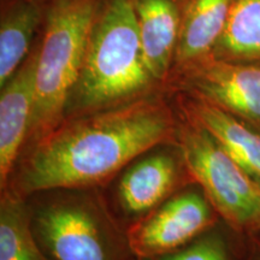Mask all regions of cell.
Masks as SVG:
<instances>
[{
  "mask_svg": "<svg viewBox=\"0 0 260 260\" xmlns=\"http://www.w3.org/2000/svg\"><path fill=\"white\" fill-rule=\"evenodd\" d=\"M174 133L170 109L148 94L67 119L35 142L19 175V188L32 193L99 184L140 154L168 142Z\"/></svg>",
  "mask_w": 260,
  "mask_h": 260,
  "instance_id": "1",
  "label": "cell"
},
{
  "mask_svg": "<svg viewBox=\"0 0 260 260\" xmlns=\"http://www.w3.org/2000/svg\"><path fill=\"white\" fill-rule=\"evenodd\" d=\"M154 84L133 0H103L67 110L84 115L110 109L146 95Z\"/></svg>",
  "mask_w": 260,
  "mask_h": 260,
  "instance_id": "2",
  "label": "cell"
},
{
  "mask_svg": "<svg viewBox=\"0 0 260 260\" xmlns=\"http://www.w3.org/2000/svg\"><path fill=\"white\" fill-rule=\"evenodd\" d=\"M103 0H50L39 44L35 100L28 138L35 142L63 122Z\"/></svg>",
  "mask_w": 260,
  "mask_h": 260,
  "instance_id": "3",
  "label": "cell"
},
{
  "mask_svg": "<svg viewBox=\"0 0 260 260\" xmlns=\"http://www.w3.org/2000/svg\"><path fill=\"white\" fill-rule=\"evenodd\" d=\"M182 155L213 210L235 230L255 232L260 220V186L216 139L188 121L180 132Z\"/></svg>",
  "mask_w": 260,
  "mask_h": 260,
  "instance_id": "4",
  "label": "cell"
},
{
  "mask_svg": "<svg viewBox=\"0 0 260 260\" xmlns=\"http://www.w3.org/2000/svg\"><path fill=\"white\" fill-rule=\"evenodd\" d=\"M170 79L187 93L220 107L260 133V65L233 63L209 54L174 71Z\"/></svg>",
  "mask_w": 260,
  "mask_h": 260,
  "instance_id": "5",
  "label": "cell"
},
{
  "mask_svg": "<svg viewBox=\"0 0 260 260\" xmlns=\"http://www.w3.org/2000/svg\"><path fill=\"white\" fill-rule=\"evenodd\" d=\"M212 209L210 201L197 193L174 198L132 230L130 245L141 255L172 251L212 224Z\"/></svg>",
  "mask_w": 260,
  "mask_h": 260,
  "instance_id": "6",
  "label": "cell"
},
{
  "mask_svg": "<svg viewBox=\"0 0 260 260\" xmlns=\"http://www.w3.org/2000/svg\"><path fill=\"white\" fill-rule=\"evenodd\" d=\"M39 44L17 71L2 87L0 94V183L5 187L17 155L29 134L35 100V73Z\"/></svg>",
  "mask_w": 260,
  "mask_h": 260,
  "instance_id": "7",
  "label": "cell"
},
{
  "mask_svg": "<svg viewBox=\"0 0 260 260\" xmlns=\"http://www.w3.org/2000/svg\"><path fill=\"white\" fill-rule=\"evenodd\" d=\"M145 63L157 83L170 77L180 39L183 4L180 0H133Z\"/></svg>",
  "mask_w": 260,
  "mask_h": 260,
  "instance_id": "8",
  "label": "cell"
},
{
  "mask_svg": "<svg viewBox=\"0 0 260 260\" xmlns=\"http://www.w3.org/2000/svg\"><path fill=\"white\" fill-rule=\"evenodd\" d=\"M187 119L209 132L260 186V133L232 113L188 93L182 100Z\"/></svg>",
  "mask_w": 260,
  "mask_h": 260,
  "instance_id": "9",
  "label": "cell"
},
{
  "mask_svg": "<svg viewBox=\"0 0 260 260\" xmlns=\"http://www.w3.org/2000/svg\"><path fill=\"white\" fill-rule=\"evenodd\" d=\"M39 229L57 260H106L102 237L88 212L54 206L39 217Z\"/></svg>",
  "mask_w": 260,
  "mask_h": 260,
  "instance_id": "10",
  "label": "cell"
},
{
  "mask_svg": "<svg viewBox=\"0 0 260 260\" xmlns=\"http://www.w3.org/2000/svg\"><path fill=\"white\" fill-rule=\"evenodd\" d=\"M236 0H187L171 74L209 56ZM170 74V75H171Z\"/></svg>",
  "mask_w": 260,
  "mask_h": 260,
  "instance_id": "11",
  "label": "cell"
},
{
  "mask_svg": "<svg viewBox=\"0 0 260 260\" xmlns=\"http://www.w3.org/2000/svg\"><path fill=\"white\" fill-rule=\"evenodd\" d=\"M47 0H5L0 18V88L30 53L35 32L46 18Z\"/></svg>",
  "mask_w": 260,
  "mask_h": 260,
  "instance_id": "12",
  "label": "cell"
},
{
  "mask_svg": "<svg viewBox=\"0 0 260 260\" xmlns=\"http://www.w3.org/2000/svg\"><path fill=\"white\" fill-rule=\"evenodd\" d=\"M177 178L176 162L170 155L146 158L123 176L119 197L128 212L141 213L158 205L172 190Z\"/></svg>",
  "mask_w": 260,
  "mask_h": 260,
  "instance_id": "13",
  "label": "cell"
},
{
  "mask_svg": "<svg viewBox=\"0 0 260 260\" xmlns=\"http://www.w3.org/2000/svg\"><path fill=\"white\" fill-rule=\"evenodd\" d=\"M211 56L260 65V0H236Z\"/></svg>",
  "mask_w": 260,
  "mask_h": 260,
  "instance_id": "14",
  "label": "cell"
},
{
  "mask_svg": "<svg viewBox=\"0 0 260 260\" xmlns=\"http://www.w3.org/2000/svg\"><path fill=\"white\" fill-rule=\"evenodd\" d=\"M0 260H42L29 230L23 206L11 198L2 203Z\"/></svg>",
  "mask_w": 260,
  "mask_h": 260,
  "instance_id": "15",
  "label": "cell"
},
{
  "mask_svg": "<svg viewBox=\"0 0 260 260\" xmlns=\"http://www.w3.org/2000/svg\"><path fill=\"white\" fill-rule=\"evenodd\" d=\"M164 260H229L226 247L218 237H207L186 251Z\"/></svg>",
  "mask_w": 260,
  "mask_h": 260,
  "instance_id": "16",
  "label": "cell"
},
{
  "mask_svg": "<svg viewBox=\"0 0 260 260\" xmlns=\"http://www.w3.org/2000/svg\"><path fill=\"white\" fill-rule=\"evenodd\" d=\"M255 232H260V220H259L258 225H256V229H255Z\"/></svg>",
  "mask_w": 260,
  "mask_h": 260,
  "instance_id": "17",
  "label": "cell"
},
{
  "mask_svg": "<svg viewBox=\"0 0 260 260\" xmlns=\"http://www.w3.org/2000/svg\"><path fill=\"white\" fill-rule=\"evenodd\" d=\"M180 2L182 3V4H183V5H184V3H186V2H187V0H180Z\"/></svg>",
  "mask_w": 260,
  "mask_h": 260,
  "instance_id": "18",
  "label": "cell"
},
{
  "mask_svg": "<svg viewBox=\"0 0 260 260\" xmlns=\"http://www.w3.org/2000/svg\"><path fill=\"white\" fill-rule=\"evenodd\" d=\"M47 2H50V0H47Z\"/></svg>",
  "mask_w": 260,
  "mask_h": 260,
  "instance_id": "19",
  "label": "cell"
}]
</instances>
